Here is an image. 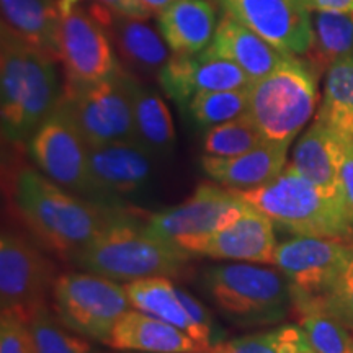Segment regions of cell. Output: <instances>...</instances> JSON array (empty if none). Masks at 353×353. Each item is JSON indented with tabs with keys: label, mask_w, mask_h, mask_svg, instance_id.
<instances>
[{
	"label": "cell",
	"mask_w": 353,
	"mask_h": 353,
	"mask_svg": "<svg viewBox=\"0 0 353 353\" xmlns=\"http://www.w3.org/2000/svg\"><path fill=\"white\" fill-rule=\"evenodd\" d=\"M298 316L299 325L316 353H353L350 329L325 309L314 307Z\"/></svg>",
	"instance_id": "32"
},
{
	"label": "cell",
	"mask_w": 353,
	"mask_h": 353,
	"mask_svg": "<svg viewBox=\"0 0 353 353\" xmlns=\"http://www.w3.org/2000/svg\"><path fill=\"white\" fill-rule=\"evenodd\" d=\"M205 52L208 56L232 61L252 79V82L268 76L286 57L291 56L278 50L252 28L226 12L221 17L213 43Z\"/></svg>",
	"instance_id": "19"
},
{
	"label": "cell",
	"mask_w": 353,
	"mask_h": 353,
	"mask_svg": "<svg viewBox=\"0 0 353 353\" xmlns=\"http://www.w3.org/2000/svg\"><path fill=\"white\" fill-rule=\"evenodd\" d=\"M319 72L309 61L288 56L249 88V114L265 143L290 148L317 103Z\"/></svg>",
	"instance_id": "6"
},
{
	"label": "cell",
	"mask_w": 353,
	"mask_h": 353,
	"mask_svg": "<svg viewBox=\"0 0 353 353\" xmlns=\"http://www.w3.org/2000/svg\"><path fill=\"white\" fill-rule=\"evenodd\" d=\"M105 345L117 352L198 353L201 348L190 335L169 322L130 309L118 319Z\"/></svg>",
	"instance_id": "21"
},
{
	"label": "cell",
	"mask_w": 353,
	"mask_h": 353,
	"mask_svg": "<svg viewBox=\"0 0 353 353\" xmlns=\"http://www.w3.org/2000/svg\"><path fill=\"white\" fill-rule=\"evenodd\" d=\"M198 285L216 311L237 327L275 325L293 309L283 273L265 263L211 265L200 273Z\"/></svg>",
	"instance_id": "4"
},
{
	"label": "cell",
	"mask_w": 353,
	"mask_h": 353,
	"mask_svg": "<svg viewBox=\"0 0 353 353\" xmlns=\"http://www.w3.org/2000/svg\"><path fill=\"white\" fill-rule=\"evenodd\" d=\"M247 206L231 190L219 183H200L180 205L157 211L144 224L159 239L182 247L185 242L206 236L239 216Z\"/></svg>",
	"instance_id": "14"
},
{
	"label": "cell",
	"mask_w": 353,
	"mask_h": 353,
	"mask_svg": "<svg viewBox=\"0 0 353 353\" xmlns=\"http://www.w3.org/2000/svg\"><path fill=\"white\" fill-rule=\"evenodd\" d=\"M224 12L286 54H306L312 21L303 0H219Z\"/></svg>",
	"instance_id": "16"
},
{
	"label": "cell",
	"mask_w": 353,
	"mask_h": 353,
	"mask_svg": "<svg viewBox=\"0 0 353 353\" xmlns=\"http://www.w3.org/2000/svg\"><path fill=\"white\" fill-rule=\"evenodd\" d=\"M131 307L175 325L195 341L196 329L170 278H144L125 283Z\"/></svg>",
	"instance_id": "26"
},
{
	"label": "cell",
	"mask_w": 353,
	"mask_h": 353,
	"mask_svg": "<svg viewBox=\"0 0 353 353\" xmlns=\"http://www.w3.org/2000/svg\"><path fill=\"white\" fill-rule=\"evenodd\" d=\"M231 192L296 236L353 241V223L345 201L309 182L288 164L270 183L247 192Z\"/></svg>",
	"instance_id": "5"
},
{
	"label": "cell",
	"mask_w": 353,
	"mask_h": 353,
	"mask_svg": "<svg viewBox=\"0 0 353 353\" xmlns=\"http://www.w3.org/2000/svg\"><path fill=\"white\" fill-rule=\"evenodd\" d=\"M192 255L182 247L152 236L121 213L70 262L83 272L118 283H131L157 276L172 280L182 275Z\"/></svg>",
	"instance_id": "3"
},
{
	"label": "cell",
	"mask_w": 353,
	"mask_h": 353,
	"mask_svg": "<svg viewBox=\"0 0 353 353\" xmlns=\"http://www.w3.org/2000/svg\"><path fill=\"white\" fill-rule=\"evenodd\" d=\"M33 335L37 353H97L94 345L82 335L69 332V329L51 314L48 307H43L28 322Z\"/></svg>",
	"instance_id": "33"
},
{
	"label": "cell",
	"mask_w": 353,
	"mask_h": 353,
	"mask_svg": "<svg viewBox=\"0 0 353 353\" xmlns=\"http://www.w3.org/2000/svg\"><path fill=\"white\" fill-rule=\"evenodd\" d=\"M95 2L103 3L105 7L112 8V10L121 13V15H130V17H138V19L148 20L151 17L143 3L139 0H95Z\"/></svg>",
	"instance_id": "37"
},
{
	"label": "cell",
	"mask_w": 353,
	"mask_h": 353,
	"mask_svg": "<svg viewBox=\"0 0 353 353\" xmlns=\"http://www.w3.org/2000/svg\"><path fill=\"white\" fill-rule=\"evenodd\" d=\"M303 353H316L314 350H307V352H303Z\"/></svg>",
	"instance_id": "40"
},
{
	"label": "cell",
	"mask_w": 353,
	"mask_h": 353,
	"mask_svg": "<svg viewBox=\"0 0 353 353\" xmlns=\"http://www.w3.org/2000/svg\"><path fill=\"white\" fill-rule=\"evenodd\" d=\"M13 201L28 228L44 244L72 259L90 244L123 210H112L52 182L41 170L21 169Z\"/></svg>",
	"instance_id": "1"
},
{
	"label": "cell",
	"mask_w": 353,
	"mask_h": 353,
	"mask_svg": "<svg viewBox=\"0 0 353 353\" xmlns=\"http://www.w3.org/2000/svg\"><path fill=\"white\" fill-rule=\"evenodd\" d=\"M132 76H117L87 87H64L61 107L90 148L136 139Z\"/></svg>",
	"instance_id": "9"
},
{
	"label": "cell",
	"mask_w": 353,
	"mask_h": 353,
	"mask_svg": "<svg viewBox=\"0 0 353 353\" xmlns=\"http://www.w3.org/2000/svg\"><path fill=\"white\" fill-rule=\"evenodd\" d=\"M0 353H37L33 335L26 322L10 314L0 319Z\"/></svg>",
	"instance_id": "35"
},
{
	"label": "cell",
	"mask_w": 353,
	"mask_h": 353,
	"mask_svg": "<svg viewBox=\"0 0 353 353\" xmlns=\"http://www.w3.org/2000/svg\"><path fill=\"white\" fill-rule=\"evenodd\" d=\"M54 265L28 239L12 231L0 237V307L28 324L46 307L56 281Z\"/></svg>",
	"instance_id": "11"
},
{
	"label": "cell",
	"mask_w": 353,
	"mask_h": 353,
	"mask_svg": "<svg viewBox=\"0 0 353 353\" xmlns=\"http://www.w3.org/2000/svg\"><path fill=\"white\" fill-rule=\"evenodd\" d=\"M218 23L211 0H175L157 19L159 32L172 54H198L208 50Z\"/></svg>",
	"instance_id": "22"
},
{
	"label": "cell",
	"mask_w": 353,
	"mask_h": 353,
	"mask_svg": "<svg viewBox=\"0 0 353 353\" xmlns=\"http://www.w3.org/2000/svg\"><path fill=\"white\" fill-rule=\"evenodd\" d=\"M52 309L63 324L88 341L107 343L118 319L130 311L125 286L90 272H68L52 286Z\"/></svg>",
	"instance_id": "8"
},
{
	"label": "cell",
	"mask_w": 353,
	"mask_h": 353,
	"mask_svg": "<svg viewBox=\"0 0 353 353\" xmlns=\"http://www.w3.org/2000/svg\"><path fill=\"white\" fill-rule=\"evenodd\" d=\"M316 121L353 139V54L341 57L327 69Z\"/></svg>",
	"instance_id": "27"
},
{
	"label": "cell",
	"mask_w": 353,
	"mask_h": 353,
	"mask_svg": "<svg viewBox=\"0 0 353 353\" xmlns=\"http://www.w3.org/2000/svg\"><path fill=\"white\" fill-rule=\"evenodd\" d=\"M198 353H201V352H198Z\"/></svg>",
	"instance_id": "42"
},
{
	"label": "cell",
	"mask_w": 353,
	"mask_h": 353,
	"mask_svg": "<svg viewBox=\"0 0 353 353\" xmlns=\"http://www.w3.org/2000/svg\"><path fill=\"white\" fill-rule=\"evenodd\" d=\"M312 33V44L306 54L317 72L329 69L341 57L353 54V12H316Z\"/></svg>",
	"instance_id": "28"
},
{
	"label": "cell",
	"mask_w": 353,
	"mask_h": 353,
	"mask_svg": "<svg viewBox=\"0 0 353 353\" xmlns=\"http://www.w3.org/2000/svg\"><path fill=\"white\" fill-rule=\"evenodd\" d=\"M249 88L206 92L193 97L185 110L198 128L210 130L249 113Z\"/></svg>",
	"instance_id": "30"
},
{
	"label": "cell",
	"mask_w": 353,
	"mask_h": 353,
	"mask_svg": "<svg viewBox=\"0 0 353 353\" xmlns=\"http://www.w3.org/2000/svg\"><path fill=\"white\" fill-rule=\"evenodd\" d=\"M288 148L263 143L244 154L234 157L203 156V172L216 183L229 190L247 192L273 182L286 167Z\"/></svg>",
	"instance_id": "20"
},
{
	"label": "cell",
	"mask_w": 353,
	"mask_h": 353,
	"mask_svg": "<svg viewBox=\"0 0 353 353\" xmlns=\"http://www.w3.org/2000/svg\"><path fill=\"white\" fill-rule=\"evenodd\" d=\"M157 77L164 94L183 110L193 97L200 94L249 88L254 83L232 61L208 56L205 51L198 54H172Z\"/></svg>",
	"instance_id": "17"
},
{
	"label": "cell",
	"mask_w": 353,
	"mask_h": 353,
	"mask_svg": "<svg viewBox=\"0 0 353 353\" xmlns=\"http://www.w3.org/2000/svg\"><path fill=\"white\" fill-rule=\"evenodd\" d=\"M57 63L63 65L64 87H87L120 74L114 46L88 0H56Z\"/></svg>",
	"instance_id": "7"
},
{
	"label": "cell",
	"mask_w": 353,
	"mask_h": 353,
	"mask_svg": "<svg viewBox=\"0 0 353 353\" xmlns=\"http://www.w3.org/2000/svg\"><path fill=\"white\" fill-rule=\"evenodd\" d=\"M276 245L273 221L247 203L239 216L206 236L185 242L182 249L192 257L273 265Z\"/></svg>",
	"instance_id": "15"
},
{
	"label": "cell",
	"mask_w": 353,
	"mask_h": 353,
	"mask_svg": "<svg viewBox=\"0 0 353 353\" xmlns=\"http://www.w3.org/2000/svg\"><path fill=\"white\" fill-rule=\"evenodd\" d=\"M2 28L57 61V8L52 0H0Z\"/></svg>",
	"instance_id": "24"
},
{
	"label": "cell",
	"mask_w": 353,
	"mask_h": 353,
	"mask_svg": "<svg viewBox=\"0 0 353 353\" xmlns=\"http://www.w3.org/2000/svg\"><path fill=\"white\" fill-rule=\"evenodd\" d=\"M131 92L136 139L152 156H169L175 145V130L164 99L152 88L141 85L134 77H132Z\"/></svg>",
	"instance_id": "25"
},
{
	"label": "cell",
	"mask_w": 353,
	"mask_h": 353,
	"mask_svg": "<svg viewBox=\"0 0 353 353\" xmlns=\"http://www.w3.org/2000/svg\"><path fill=\"white\" fill-rule=\"evenodd\" d=\"M263 143L262 132L249 113L242 114L236 120L210 128L203 136L205 154L214 157L239 156V154L252 151Z\"/></svg>",
	"instance_id": "31"
},
{
	"label": "cell",
	"mask_w": 353,
	"mask_h": 353,
	"mask_svg": "<svg viewBox=\"0 0 353 353\" xmlns=\"http://www.w3.org/2000/svg\"><path fill=\"white\" fill-rule=\"evenodd\" d=\"M294 169L309 182L330 193L334 196L342 195L341 174V136L319 121L299 138L291 161Z\"/></svg>",
	"instance_id": "23"
},
{
	"label": "cell",
	"mask_w": 353,
	"mask_h": 353,
	"mask_svg": "<svg viewBox=\"0 0 353 353\" xmlns=\"http://www.w3.org/2000/svg\"><path fill=\"white\" fill-rule=\"evenodd\" d=\"M26 144L30 157L44 175L61 187L90 200V145L61 103L39 125Z\"/></svg>",
	"instance_id": "12"
},
{
	"label": "cell",
	"mask_w": 353,
	"mask_h": 353,
	"mask_svg": "<svg viewBox=\"0 0 353 353\" xmlns=\"http://www.w3.org/2000/svg\"><path fill=\"white\" fill-rule=\"evenodd\" d=\"M339 174H341L343 201H345L347 211L353 223V139L343 138V136H341V164H339Z\"/></svg>",
	"instance_id": "36"
},
{
	"label": "cell",
	"mask_w": 353,
	"mask_h": 353,
	"mask_svg": "<svg viewBox=\"0 0 353 353\" xmlns=\"http://www.w3.org/2000/svg\"><path fill=\"white\" fill-rule=\"evenodd\" d=\"M312 350L301 325L283 324L259 334L214 343L201 353H303Z\"/></svg>",
	"instance_id": "29"
},
{
	"label": "cell",
	"mask_w": 353,
	"mask_h": 353,
	"mask_svg": "<svg viewBox=\"0 0 353 353\" xmlns=\"http://www.w3.org/2000/svg\"><path fill=\"white\" fill-rule=\"evenodd\" d=\"M94 15L105 26L114 51L128 68L144 74H159L170 59V48L159 30L144 19L121 15L103 3L88 0Z\"/></svg>",
	"instance_id": "18"
},
{
	"label": "cell",
	"mask_w": 353,
	"mask_h": 353,
	"mask_svg": "<svg viewBox=\"0 0 353 353\" xmlns=\"http://www.w3.org/2000/svg\"><path fill=\"white\" fill-rule=\"evenodd\" d=\"M154 157L138 139L90 148V200L107 208L121 210L120 203L125 198L141 196L151 188Z\"/></svg>",
	"instance_id": "13"
},
{
	"label": "cell",
	"mask_w": 353,
	"mask_h": 353,
	"mask_svg": "<svg viewBox=\"0 0 353 353\" xmlns=\"http://www.w3.org/2000/svg\"><path fill=\"white\" fill-rule=\"evenodd\" d=\"M309 12L347 13L353 12V0H303Z\"/></svg>",
	"instance_id": "38"
},
{
	"label": "cell",
	"mask_w": 353,
	"mask_h": 353,
	"mask_svg": "<svg viewBox=\"0 0 353 353\" xmlns=\"http://www.w3.org/2000/svg\"><path fill=\"white\" fill-rule=\"evenodd\" d=\"M120 353H138V352H120Z\"/></svg>",
	"instance_id": "41"
},
{
	"label": "cell",
	"mask_w": 353,
	"mask_h": 353,
	"mask_svg": "<svg viewBox=\"0 0 353 353\" xmlns=\"http://www.w3.org/2000/svg\"><path fill=\"white\" fill-rule=\"evenodd\" d=\"M57 61L2 28L0 120L8 143H28L63 99Z\"/></svg>",
	"instance_id": "2"
},
{
	"label": "cell",
	"mask_w": 353,
	"mask_h": 353,
	"mask_svg": "<svg viewBox=\"0 0 353 353\" xmlns=\"http://www.w3.org/2000/svg\"><path fill=\"white\" fill-rule=\"evenodd\" d=\"M143 3V7L148 10L151 15H159L162 10H165L170 3H174L175 0H139Z\"/></svg>",
	"instance_id": "39"
},
{
	"label": "cell",
	"mask_w": 353,
	"mask_h": 353,
	"mask_svg": "<svg viewBox=\"0 0 353 353\" xmlns=\"http://www.w3.org/2000/svg\"><path fill=\"white\" fill-rule=\"evenodd\" d=\"M347 254V241L329 237L296 236L276 245L273 265L288 281L293 309L298 314L321 307L345 263Z\"/></svg>",
	"instance_id": "10"
},
{
	"label": "cell",
	"mask_w": 353,
	"mask_h": 353,
	"mask_svg": "<svg viewBox=\"0 0 353 353\" xmlns=\"http://www.w3.org/2000/svg\"><path fill=\"white\" fill-rule=\"evenodd\" d=\"M321 307L353 330V241L348 242L345 263Z\"/></svg>",
	"instance_id": "34"
}]
</instances>
